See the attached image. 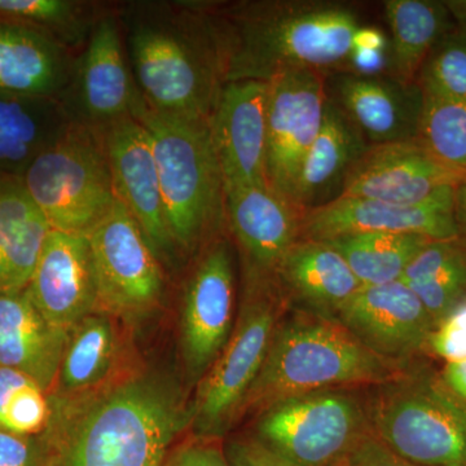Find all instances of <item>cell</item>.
<instances>
[{
    "label": "cell",
    "mask_w": 466,
    "mask_h": 466,
    "mask_svg": "<svg viewBox=\"0 0 466 466\" xmlns=\"http://www.w3.org/2000/svg\"><path fill=\"white\" fill-rule=\"evenodd\" d=\"M38 466H164L189 426L174 380L137 373L52 400Z\"/></svg>",
    "instance_id": "6da1fadb"
},
{
    "label": "cell",
    "mask_w": 466,
    "mask_h": 466,
    "mask_svg": "<svg viewBox=\"0 0 466 466\" xmlns=\"http://www.w3.org/2000/svg\"><path fill=\"white\" fill-rule=\"evenodd\" d=\"M370 147L345 113L328 99L323 126L300 171L296 207L305 214L339 198L350 171Z\"/></svg>",
    "instance_id": "d4e9b609"
},
{
    "label": "cell",
    "mask_w": 466,
    "mask_h": 466,
    "mask_svg": "<svg viewBox=\"0 0 466 466\" xmlns=\"http://www.w3.org/2000/svg\"><path fill=\"white\" fill-rule=\"evenodd\" d=\"M364 388L294 395L257 413L253 435L293 466H343L372 433Z\"/></svg>",
    "instance_id": "9c48e42d"
},
{
    "label": "cell",
    "mask_w": 466,
    "mask_h": 466,
    "mask_svg": "<svg viewBox=\"0 0 466 466\" xmlns=\"http://www.w3.org/2000/svg\"><path fill=\"white\" fill-rule=\"evenodd\" d=\"M25 290L46 320L66 333L97 312L96 272L88 236L51 229Z\"/></svg>",
    "instance_id": "ac0fdd59"
},
{
    "label": "cell",
    "mask_w": 466,
    "mask_h": 466,
    "mask_svg": "<svg viewBox=\"0 0 466 466\" xmlns=\"http://www.w3.org/2000/svg\"><path fill=\"white\" fill-rule=\"evenodd\" d=\"M325 90L370 146L417 139L424 106L417 84L404 85L388 75L339 70L325 76Z\"/></svg>",
    "instance_id": "ffe728a7"
},
{
    "label": "cell",
    "mask_w": 466,
    "mask_h": 466,
    "mask_svg": "<svg viewBox=\"0 0 466 466\" xmlns=\"http://www.w3.org/2000/svg\"><path fill=\"white\" fill-rule=\"evenodd\" d=\"M50 404L45 391L35 382L18 389L9 398L0 417V428L17 435L39 433L45 431L50 419Z\"/></svg>",
    "instance_id": "e575fe53"
},
{
    "label": "cell",
    "mask_w": 466,
    "mask_h": 466,
    "mask_svg": "<svg viewBox=\"0 0 466 466\" xmlns=\"http://www.w3.org/2000/svg\"><path fill=\"white\" fill-rule=\"evenodd\" d=\"M416 84L424 97L466 99V29L441 36L422 64Z\"/></svg>",
    "instance_id": "836d02e7"
},
{
    "label": "cell",
    "mask_w": 466,
    "mask_h": 466,
    "mask_svg": "<svg viewBox=\"0 0 466 466\" xmlns=\"http://www.w3.org/2000/svg\"><path fill=\"white\" fill-rule=\"evenodd\" d=\"M267 82H226L210 133L226 189L269 187L266 171Z\"/></svg>",
    "instance_id": "d6986e66"
},
{
    "label": "cell",
    "mask_w": 466,
    "mask_h": 466,
    "mask_svg": "<svg viewBox=\"0 0 466 466\" xmlns=\"http://www.w3.org/2000/svg\"><path fill=\"white\" fill-rule=\"evenodd\" d=\"M69 333L48 323L25 289H0V367L48 391L57 380Z\"/></svg>",
    "instance_id": "603a6c76"
},
{
    "label": "cell",
    "mask_w": 466,
    "mask_h": 466,
    "mask_svg": "<svg viewBox=\"0 0 466 466\" xmlns=\"http://www.w3.org/2000/svg\"><path fill=\"white\" fill-rule=\"evenodd\" d=\"M116 355V329L109 315L95 312L84 319L69 333L57 376L61 394H81L103 385Z\"/></svg>",
    "instance_id": "4dcf8cb0"
},
{
    "label": "cell",
    "mask_w": 466,
    "mask_h": 466,
    "mask_svg": "<svg viewBox=\"0 0 466 466\" xmlns=\"http://www.w3.org/2000/svg\"><path fill=\"white\" fill-rule=\"evenodd\" d=\"M417 140L440 161L466 171V99L424 97Z\"/></svg>",
    "instance_id": "d6a6232c"
},
{
    "label": "cell",
    "mask_w": 466,
    "mask_h": 466,
    "mask_svg": "<svg viewBox=\"0 0 466 466\" xmlns=\"http://www.w3.org/2000/svg\"><path fill=\"white\" fill-rule=\"evenodd\" d=\"M352 50L389 52V41L381 30L375 26L363 25L352 36Z\"/></svg>",
    "instance_id": "ee69618b"
},
{
    "label": "cell",
    "mask_w": 466,
    "mask_h": 466,
    "mask_svg": "<svg viewBox=\"0 0 466 466\" xmlns=\"http://www.w3.org/2000/svg\"><path fill=\"white\" fill-rule=\"evenodd\" d=\"M336 320L370 351L401 364L425 354L435 328L424 305L400 280L361 287Z\"/></svg>",
    "instance_id": "e0dca14e"
},
{
    "label": "cell",
    "mask_w": 466,
    "mask_h": 466,
    "mask_svg": "<svg viewBox=\"0 0 466 466\" xmlns=\"http://www.w3.org/2000/svg\"><path fill=\"white\" fill-rule=\"evenodd\" d=\"M226 218L242 257L244 274L275 279L281 260L300 240L303 213L269 187L226 189Z\"/></svg>",
    "instance_id": "44dd1931"
},
{
    "label": "cell",
    "mask_w": 466,
    "mask_h": 466,
    "mask_svg": "<svg viewBox=\"0 0 466 466\" xmlns=\"http://www.w3.org/2000/svg\"><path fill=\"white\" fill-rule=\"evenodd\" d=\"M444 3L459 27L466 29V0H450V2Z\"/></svg>",
    "instance_id": "bcb514c9"
},
{
    "label": "cell",
    "mask_w": 466,
    "mask_h": 466,
    "mask_svg": "<svg viewBox=\"0 0 466 466\" xmlns=\"http://www.w3.org/2000/svg\"><path fill=\"white\" fill-rule=\"evenodd\" d=\"M455 218L460 238L466 242V183H462L455 192Z\"/></svg>",
    "instance_id": "f6af8a7d"
},
{
    "label": "cell",
    "mask_w": 466,
    "mask_h": 466,
    "mask_svg": "<svg viewBox=\"0 0 466 466\" xmlns=\"http://www.w3.org/2000/svg\"><path fill=\"white\" fill-rule=\"evenodd\" d=\"M456 188L441 189L417 205L339 198L306 211L300 238L327 241L355 233H416L431 240L460 238L455 218Z\"/></svg>",
    "instance_id": "5bb4252c"
},
{
    "label": "cell",
    "mask_w": 466,
    "mask_h": 466,
    "mask_svg": "<svg viewBox=\"0 0 466 466\" xmlns=\"http://www.w3.org/2000/svg\"><path fill=\"white\" fill-rule=\"evenodd\" d=\"M235 262L223 238L208 242L184 291L180 343L189 380L200 382L235 327Z\"/></svg>",
    "instance_id": "4fadbf2b"
},
{
    "label": "cell",
    "mask_w": 466,
    "mask_h": 466,
    "mask_svg": "<svg viewBox=\"0 0 466 466\" xmlns=\"http://www.w3.org/2000/svg\"><path fill=\"white\" fill-rule=\"evenodd\" d=\"M134 118L149 135L168 229L179 253L208 244L227 222L225 182L208 121L164 115L140 101Z\"/></svg>",
    "instance_id": "5b68a950"
},
{
    "label": "cell",
    "mask_w": 466,
    "mask_h": 466,
    "mask_svg": "<svg viewBox=\"0 0 466 466\" xmlns=\"http://www.w3.org/2000/svg\"><path fill=\"white\" fill-rule=\"evenodd\" d=\"M72 121L56 97L0 92V170L17 177L56 142Z\"/></svg>",
    "instance_id": "4316f807"
},
{
    "label": "cell",
    "mask_w": 466,
    "mask_h": 466,
    "mask_svg": "<svg viewBox=\"0 0 466 466\" xmlns=\"http://www.w3.org/2000/svg\"><path fill=\"white\" fill-rule=\"evenodd\" d=\"M58 100L73 124L97 134L134 116L143 96L135 84L116 14L97 18Z\"/></svg>",
    "instance_id": "8fae6325"
},
{
    "label": "cell",
    "mask_w": 466,
    "mask_h": 466,
    "mask_svg": "<svg viewBox=\"0 0 466 466\" xmlns=\"http://www.w3.org/2000/svg\"><path fill=\"white\" fill-rule=\"evenodd\" d=\"M343 466H415L398 458L373 433L368 434Z\"/></svg>",
    "instance_id": "ab89813d"
},
{
    "label": "cell",
    "mask_w": 466,
    "mask_h": 466,
    "mask_svg": "<svg viewBox=\"0 0 466 466\" xmlns=\"http://www.w3.org/2000/svg\"><path fill=\"white\" fill-rule=\"evenodd\" d=\"M50 231L23 179L0 177V289H25Z\"/></svg>",
    "instance_id": "484cf974"
},
{
    "label": "cell",
    "mask_w": 466,
    "mask_h": 466,
    "mask_svg": "<svg viewBox=\"0 0 466 466\" xmlns=\"http://www.w3.org/2000/svg\"><path fill=\"white\" fill-rule=\"evenodd\" d=\"M400 281L416 294L437 327L466 299V242L461 238L429 241Z\"/></svg>",
    "instance_id": "f1b7e54d"
},
{
    "label": "cell",
    "mask_w": 466,
    "mask_h": 466,
    "mask_svg": "<svg viewBox=\"0 0 466 466\" xmlns=\"http://www.w3.org/2000/svg\"><path fill=\"white\" fill-rule=\"evenodd\" d=\"M462 183L465 170L440 161L419 140H407L370 146L350 171L339 198L417 205Z\"/></svg>",
    "instance_id": "2e32d148"
},
{
    "label": "cell",
    "mask_w": 466,
    "mask_h": 466,
    "mask_svg": "<svg viewBox=\"0 0 466 466\" xmlns=\"http://www.w3.org/2000/svg\"><path fill=\"white\" fill-rule=\"evenodd\" d=\"M116 16L147 106L164 115L210 121L225 85L210 5L131 3Z\"/></svg>",
    "instance_id": "3957f363"
},
{
    "label": "cell",
    "mask_w": 466,
    "mask_h": 466,
    "mask_svg": "<svg viewBox=\"0 0 466 466\" xmlns=\"http://www.w3.org/2000/svg\"><path fill=\"white\" fill-rule=\"evenodd\" d=\"M389 72V52L352 50L345 72L360 76H382Z\"/></svg>",
    "instance_id": "60d3db41"
},
{
    "label": "cell",
    "mask_w": 466,
    "mask_h": 466,
    "mask_svg": "<svg viewBox=\"0 0 466 466\" xmlns=\"http://www.w3.org/2000/svg\"><path fill=\"white\" fill-rule=\"evenodd\" d=\"M226 82L271 81L290 70H345L361 15L333 0L210 5Z\"/></svg>",
    "instance_id": "7a4b0ae2"
},
{
    "label": "cell",
    "mask_w": 466,
    "mask_h": 466,
    "mask_svg": "<svg viewBox=\"0 0 466 466\" xmlns=\"http://www.w3.org/2000/svg\"><path fill=\"white\" fill-rule=\"evenodd\" d=\"M88 240L96 272L97 312L134 320L155 311L164 294L162 263L124 204L116 200Z\"/></svg>",
    "instance_id": "30bf717a"
},
{
    "label": "cell",
    "mask_w": 466,
    "mask_h": 466,
    "mask_svg": "<svg viewBox=\"0 0 466 466\" xmlns=\"http://www.w3.org/2000/svg\"><path fill=\"white\" fill-rule=\"evenodd\" d=\"M425 352L446 363L466 359V299L434 328Z\"/></svg>",
    "instance_id": "d590c367"
},
{
    "label": "cell",
    "mask_w": 466,
    "mask_h": 466,
    "mask_svg": "<svg viewBox=\"0 0 466 466\" xmlns=\"http://www.w3.org/2000/svg\"><path fill=\"white\" fill-rule=\"evenodd\" d=\"M240 314L222 354L198 383L189 404L193 437L222 440L241 417L287 302L275 279L244 274Z\"/></svg>",
    "instance_id": "52a82bcc"
},
{
    "label": "cell",
    "mask_w": 466,
    "mask_h": 466,
    "mask_svg": "<svg viewBox=\"0 0 466 466\" xmlns=\"http://www.w3.org/2000/svg\"><path fill=\"white\" fill-rule=\"evenodd\" d=\"M223 449L231 466H293L251 434L232 438Z\"/></svg>",
    "instance_id": "74e56055"
},
{
    "label": "cell",
    "mask_w": 466,
    "mask_h": 466,
    "mask_svg": "<svg viewBox=\"0 0 466 466\" xmlns=\"http://www.w3.org/2000/svg\"><path fill=\"white\" fill-rule=\"evenodd\" d=\"M366 394L373 435L415 466H466V404L440 373L410 364Z\"/></svg>",
    "instance_id": "8992f818"
},
{
    "label": "cell",
    "mask_w": 466,
    "mask_h": 466,
    "mask_svg": "<svg viewBox=\"0 0 466 466\" xmlns=\"http://www.w3.org/2000/svg\"><path fill=\"white\" fill-rule=\"evenodd\" d=\"M39 446L0 428V466H38Z\"/></svg>",
    "instance_id": "f35d334b"
},
{
    "label": "cell",
    "mask_w": 466,
    "mask_h": 466,
    "mask_svg": "<svg viewBox=\"0 0 466 466\" xmlns=\"http://www.w3.org/2000/svg\"><path fill=\"white\" fill-rule=\"evenodd\" d=\"M76 57L43 30L0 20V92L21 96H61Z\"/></svg>",
    "instance_id": "cb8c5ba5"
},
{
    "label": "cell",
    "mask_w": 466,
    "mask_h": 466,
    "mask_svg": "<svg viewBox=\"0 0 466 466\" xmlns=\"http://www.w3.org/2000/svg\"><path fill=\"white\" fill-rule=\"evenodd\" d=\"M431 238L416 233H355L327 240L348 263L361 287L400 281Z\"/></svg>",
    "instance_id": "f546056e"
},
{
    "label": "cell",
    "mask_w": 466,
    "mask_h": 466,
    "mask_svg": "<svg viewBox=\"0 0 466 466\" xmlns=\"http://www.w3.org/2000/svg\"><path fill=\"white\" fill-rule=\"evenodd\" d=\"M412 363L367 349L334 319L287 309L241 410L259 413L278 401L323 389L370 388L395 379Z\"/></svg>",
    "instance_id": "277c9868"
},
{
    "label": "cell",
    "mask_w": 466,
    "mask_h": 466,
    "mask_svg": "<svg viewBox=\"0 0 466 466\" xmlns=\"http://www.w3.org/2000/svg\"><path fill=\"white\" fill-rule=\"evenodd\" d=\"M440 376L444 385L466 404V359L444 364Z\"/></svg>",
    "instance_id": "b9f144b4"
},
{
    "label": "cell",
    "mask_w": 466,
    "mask_h": 466,
    "mask_svg": "<svg viewBox=\"0 0 466 466\" xmlns=\"http://www.w3.org/2000/svg\"><path fill=\"white\" fill-rule=\"evenodd\" d=\"M21 179L56 231L88 236L116 202L100 135L73 122L56 142L36 156Z\"/></svg>",
    "instance_id": "ba28073f"
},
{
    "label": "cell",
    "mask_w": 466,
    "mask_h": 466,
    "mask_svg": "<svg viewBox=\"0 0 466 466\" xmlns=\"http://www.w3.org/2000/svg\"><path fill=\"white\" fill-rule=\"evenodd\" d=\"M0 15L45 27L69 50L84 47L101 14L90 3L75 0H0Z\"/></svg>",
    "instance_id": "1f68e13d"
},
{
    "label": "cell",
    "mask_w": 466,
    "mask_h": 466,
    "mask_svg": "<svg viewBox=\"0 0 466 466\" xmlns=\"http://www.w3.org/2000/svg\"><path fill=\"white\" fill-rule=\"evenodd\" d=\"M99 135L108 157L116 200L137 220L159 262H171L179 250L168 229L148 133L130 116Z\"/></svg>",
    "instance_id": "9a60e30c"
},
{
    "label": "cell",
    "mask_w": 466,
    "mask_h": 466,
    "mask_svg": "<svg viewBox=\"0 0 466 466\" xmlns=\"http://www.w3.org/2000/svg\"><path fill=\"white\" fill-rule=\"evenodd\" d=\"M383 8L391 33L388 76L416 85L422 64L450 32L453 18L446 3L434 0H388Z\"/></svg>",
    "instance_id": "83f0119b"
},
{
    "label": "cell",
    "mask_w": 466,
    "mask_h": 466,
    "mask_svg": "<svg viewBox=\"0 0 466 466\" xmlns=\"http://www.w3.org/2000/svg\"><path fill=\"white\" fill-rule=\"evenodd\" d=\"M325 76L299 69L267 82V182L294 207L306 156L323 126L328 100Z\"/></svg>",
    "instance_id": "7c38bea8"
},
{
    "label": "cell",
    "mask_w": 466,
    "mask_h": 466,
    "mask_svg": "<svg viewBox=\"0 0 466 466\" xmlns=\"http://www.w3.org/2000/svg\"><path fill=\"white\" fill-rule=\"evenodd\" d=\"M276 284L288 309L334 319L361 284L346 260L324 241H297L281 260Z\"/></svg>",
    "instance_id": "7402d4cb"
},
{
    "label": "cell",
    "mask_w": 466,
    "mask_h": 466,
    "mask_svg": "<svg viewBox=\"0 0 466 466\" xmlns=\"http://www.w3.org/2000/svg\"><path fill=\"white\" fill-rule=\"evenodd\" d=\"M164 466H231L220 440L193 437L168 453Z\"/></svg>",
    "instance_id": "8d00e7d4"
},
{
    "label": "cell",
    "mask_w": 466,
    "mask_h": 466,
    "mask_svg": "<svg viewBox=\"0 0 466 466\" xmlns=\"http://www.w3.org/2000/svg\"><path fill=\"white\" fill-rule=\"evenodd\" d=\"M34 382L30 377L11 368L0 367V417L15 391Z\"/></svg>",
    "instance_id": "7bdbcfd3"
}]
</instances>
